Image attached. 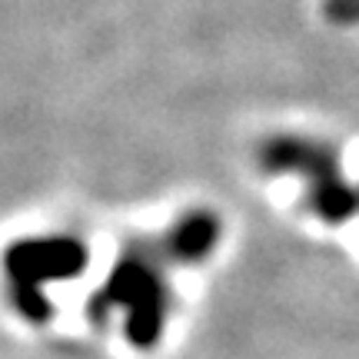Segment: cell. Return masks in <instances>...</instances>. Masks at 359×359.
<instances>
[{"label":"cell","mask_w":359,"mask_h":359,"mask_svg":"<svg viewBox=\"0 0 359 359\" xmlns=\"http://www.w3.org/2000/svg\"><path fill=\"white\" fill-rule=\"evenodd\" d=\"M87 266V246L70 236H53V240H24L13 243L7 253V269L13 280V299L27 320L40 323L50 313V303L40 296L37 283L67 280L77 276Z\"/></svg>","instance_id":"cell-3"},{"label":"cell","mask_w":359,"mask_h":359,"mask_svg":"<svg viewBox=\"0 0 359 359\" xmlns=\"http://www.w3.org/2000/svg\"><path fill=\"white\" fill-rule=\"evenodd\" d=\"M259 163L269 173H303L309 183V206L330 223H343L359 210V193L339 177V160L323 143L276 137L263 147Z\"/></svg>","instance_id":"cell-2"},{"label":"cell","mask_w":359,"mask_h":359,"mask_svg":"<svg viewBox=\"0 0 359 359\" xmlns=\"http://www.w3.org/2000/svg\"><path fill=\"white\" fill-rule=\"evenodd\" d=\"M217 233H219V219L213 213H193L183 217L173 230L163 236V246L173 259H200L206 257L213 246H217Z\"/></svg>","instance_id":"cell-4"},{"label":"cell","mask_w":359,"mask_h":359,"mask_svg":"<svg viewBox=\"0 0 359 359\" xmlns=\"http://www.w3.org/2000/svg\"><path fill=\"white\" fill-rule=\"evenodd\" d=\"M173 259L160 243H130L120 257L114 276L107 280L97 299L90 303V313L100 320L114 306H127V333L133 343L150 346L156 333L163 330L167 313V283H163V263Z\"/></svg>","instance_id":"cell-1"},{"label":"cell","mask_w":359,"mask_h":359,"mask_svg":"<svg viewBox=\"0 0 359 359\" xmlns=\"http://www.w3.org/2000/svg\"><path fill=\"white\" fill-rule=\"evenodd\" d=\"M323 13H326L333 24H356L359 0H323Z\"/></svg>","instance_id":"cell-5"}]
</instances>
